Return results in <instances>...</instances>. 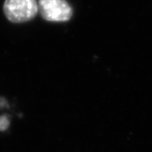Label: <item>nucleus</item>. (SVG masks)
I'll return each mask as SVG.
<instances>
[{"instance_id":"1","label":"nucleus","mask_w":152,"mask_h":152,"mask_svg":"<svg viewBox=\"0 0 152 152\" xmlns=\"http://www.w3.org/2000/svg\"><path fill=\"white\" fill-rule=\"evenodd\" d=\"M4 13L12 23H25L30 21L38 14L37 0H5L4 3Z\"/></svg>"},{"instance_id":"2","label":"nucleus","mask_w":152,"mask_h":152,"mask_svg":"<svg viewBox=\"0 0 152 152\" xmlns=\"http://www.w3.org/2000/svg\"><path fill=\"white\" fill-rule=\"evenodd\" d=\"M38 12L49 22L69 21L74 13L66 0H38Z\"/></svg>"},{"instance_id":"3","label":"nucleus","mask_w":152,"mask_h":152,"mask_svg":"<svg viewBox=\"0 0 152 152\" xmlns=\"http://www.w3.org/2000/svg\"><path fill=\"white\" fill-rule=\"evenodd\" d=\"M9 127V119L6 117L0 118V131H4Z\"/></svg>"}]
</instances>
